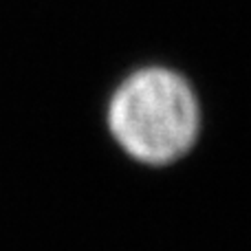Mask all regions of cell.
Segmentation results:
<instances>
[{"label": "cell", "instance_id": "obj_1", "mask_svg": "<svg viewBox=\"0 0 251 251\" xmlns=\"http://www.w3.org/2000/svg\"><path fill=\"white\" fill-rule=\"evenodd\" d=\"M108 130L130 159L168 165L194 146L199 104L174 71L150 66L128 75L108 101Z\"/></svg>", "mask_w": 251, "mask_h": 251}]
</instances>
